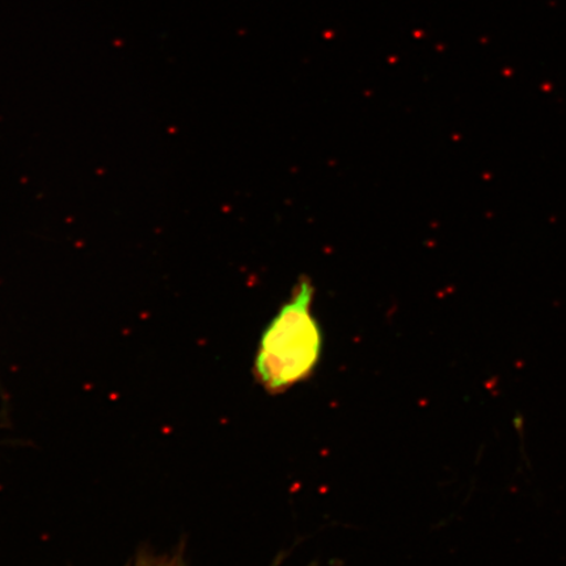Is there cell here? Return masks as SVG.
Instances as JSON below:
<instances>
[{
    "instance_id": "obj_1",
    "label": "cell",
    "mask_w": 566,
    "mask_h": 566,
    "mask_svg": "<svg viewBox=\"0 0 566 566\" xmlns=\"http://www.w3.org/2000/svg\"><path fill=\"white\" fill-rule=\"evenodd\" d=\"M314 301L313 281L301 277L266 324L253 363L254 378L266 392L277 395L302 384L321 363L324 335Z\"/></svg>"
}]
</instances>
